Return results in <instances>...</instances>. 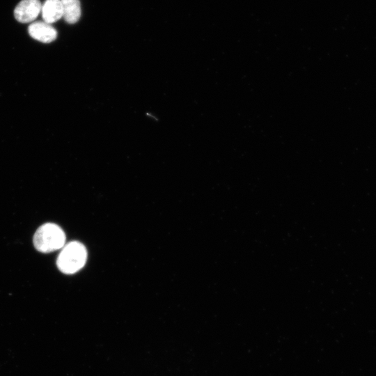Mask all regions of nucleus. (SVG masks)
<instances>
[{"label": "nucleus", "mask_w": 376, "mask_h": 376, "mask_svg": "<svg viewBox=\"0 0 376 376\" xmlns=\"http://www.w3.org/2000/svg\"><path fill=\"white\" fill-rule=\"evenodd\" d=\"M65 235L58 225L47 223L39 227L33 236L35 248L42 253H49L63 248Z\"/></svg>", "instance_id": "nucleus-1"}, {"label": "nucleus", "mask_w": 376, "mask_h": 376, "mask_svg": "<svg viewBox=\"0 0 376 376\" xmlns=\"http://www.w3.org/2000/svg\"><path fill=\"white\" fill-rule=\"evenodd\" d=\"M86 258L85 246L79 242H71L63 246L57 258L56 265L63 273L74 274L84 267Z\"/></svg>", "instance_id": "nucleus-2"}, {"label": "nucleus", "mask_w": 376, "mask_h": 376, "mask_svg": "<svg viewBox=\"0 0 376 376\" xmlns=\"http://www.w3.org/2000/svg\"><path fill=\"white\" fill-rule=\"evenodd\" d=\"M40 0H22L14 10L15 18L21 23L33 21L41 11Z\"/></svg>", "instance_id": "nucleus-3"}, {"label": "nucleus", "mask_w": 376, "mask_h": 376, "mask_svg": "<svg viewBox=\"0 0 376 376\" xmlns=\"http://www.w3.org/2000/svg\"><path fill=\"white\" fill-rule=\"evenodd\" d=\"M28 31L33 39L45 43L54 41L57 36L56 30L51 24L41 21L31 24Z\"/></svg>", "instance_id": "nucleus-4"}, {"label": "nucleus", "mask_w": 376, "mask_h": 376, "mask_svg": "<svg viewBox=\"0 0 376 376\" xmlns=\"http://www.w3.org/2000/svg\"><path fill=\"white\" fill-rule=\"evenodd\" d=\"M41 12L45 22L51 24L57 22L63 17L61 0H45L42 5Z\"/></svg>", "instance_id": "nucleus-5"}, {"label": "nucleus", "mask_w": 376, "mask_h": 376, "mask_svg": "<svg viewBox=\"0 0 376 376\" xmlns=\"http://www.w3.org/2000/svg\"><path fill=\"white\" fill-rule=\"evenodd\" d=\"M63 6V17L68 24L78 22L81 16L79 0H61Z\"/></svg>", "instance_id": "nucleus-6"}]
</instances>
